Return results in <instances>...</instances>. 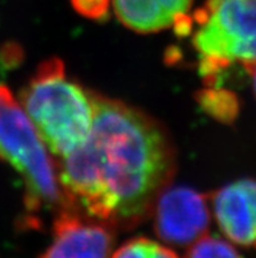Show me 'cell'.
<instances>
[{"instance_id":"1","label":"cell","mask_w":256,"mask_h":258,"mask_svg":"<svg viewBox=\"0 0 256 258\" xmlns=\"http://www.w3.org/2000/svg\"><path fill=\"white\" fill-rule=\"evenodd\" d=\"M92 97L91 134L60 159L59 183L69 206L114 229L133 228L174 176V146L167 131L140 109Z\"/></svg>"},{"instance_id":"2","label":"cell","mask_w":256,"mask_h":258,"mask_svg":"<svg viewBox=\"0 0 256 258\" xmlns=\"http://www.w3.org/2000/svg\"><path fill=\"white\" fill-rule=\"evenodd\" d=\"M20 101L50 152L59 159L77 150L91 134L92 92L68 78L59 58L38 66L20 92Z\"/></svg>"},{"instance_id":"3","label":"cell","mask_w":256,"mask_h":258,"mask_svg":"<svg viewBox=\"0 0 256 258\" xmlns=\"http://www.w3.org/2000/svg\"><path fill=\"white\" fill-rule=\"evenodd\" d=\"M0 160L12 165L23 177L26 211L23 226L37 228L39 211L56 214L69 206L42 138L4 84H0Z\"/></svg>"},{"instance_id":"4","label":"cell","mask_w":256,"mask_h":258,"mask_svg":"<svg viewBox=\"0 0 256 258\" xmlns=\"http://www.w3.org/2000/svg\"><path fill=\"white\" fill-rule=\"evenodd\" d=\"M192 46L208 87L234 62H256V0H208L194 13Z\"/></svg>"},{"instance_id":"5","label":"cell","mask_w":256,"mask_h":258,"mask_svg":"<svg viewBox=\"0 0 256 258\" xmlns=\"http://www.w3.org/2000/svg\"><path fill=\"white\" fill-rule=\"evenodd\" d=\"M154 231L166 244L191 245L205 236L211 214L207 198L188 186H170L158 194L153 205Z\"/></svg>"},{"instance_id":"6","label":"cell","mask_w":256,"mask_h":258,"mask_svg":"<svg viewBox=\"0 0 256 258\" xmlns=\"http://www.w3.org/2000/svg\"><path fill=\"white\" fill-rule=\"evenodd\" d=\"M54 239L39 258H110L114 228L76 207H63L52 224Z\"/></svg>"},{"instance_id":"7","label":"cell","mask_w":256,"mask_h":258,"mask_svg":"<svg viewBox=\"0 0 256 258\" xmlns=\"http://www.w3.org/2000/svg\"><path fill=\"white\" fill-rule=\"evenodd\" d=\"M218 227L238 245L256 248V180H239L212 194Z\"/></svg>"},{"instance_id":"8","label":"cell","mask_w":256,"mask_h":258,"mask_svg":"<svg viewBox=\"0 0 256 258\" xmlns=\"http://www.w3.org/2000/svg\"><path fill=\"white\" fill-rule=\"evenodd\" d=\"M115 15L128 29L156 33L188 15L192 0H111Z\"/></svg>"},{"instance_id":"9","label":"cell","mask_w":256,"mask_h":258,"mask_svg":"<svg viewBox=\"0 0 256 258\" xmlns=\"http://www.w3.org/2000/svg\"><path fill=\"white\" fill-rule=\"evenodd\" d=\"M199 106L209 117L230 124L239 115L240 101L235 93L221 87H208L196 95Z\"/></svg>"},{"instance_id":"10","label":"cell","mask_w":256,"mask_h":258,"mask_svg":"<svg viewBox=\"0 0 256 258\" xmlns=\"http://www.w3.org/2000/svg\"><path fill=\"white\" fill-rule=\"evenodd\" d=\"M111 258H178V255L153 240L135 237L119 246Z\"/></svg>"},{"instance_id":"11","label":"cell","mask_w":256,"mask_h":258,"mask_svg":"<svg viewBox=\"0 0 256 258\" xmlns=\"http://www.w3.org/2000/svg\"><path fill=\"white\" fill-rule=\"evenodd\" d=\"M186 258H242L233 245L222 239L203 236L190 248Z\"/></svg>"},{"instance_id":"12","label":"cell","mask_w":256,"mask_h":258,"mask_svg":"<svg viewBox=\"0 0 256 258\" xmlns=\"http://www.w3.org/2000/svg\"><path fill=\"white\" fill-rule=\"evenodd\" d=\"M111 0H71L73 10L94 21H104L109 15Z\"/></svg>"},{"instance_id":"13","label":"cell","mask_w":256,"mask_h":258,"mask_svg":"<svg viewBox=\"0 0 256 258\" xmlns=\"http://www.w3.org/2000/svg\"><path fill=\"white\" fill-rule=\"evenodd\" d=\"M243 67L244 70L248 72V75L252 78L253 92H255V95H256V62H246L243 63Z\"/></svg>"}]
</instances>
